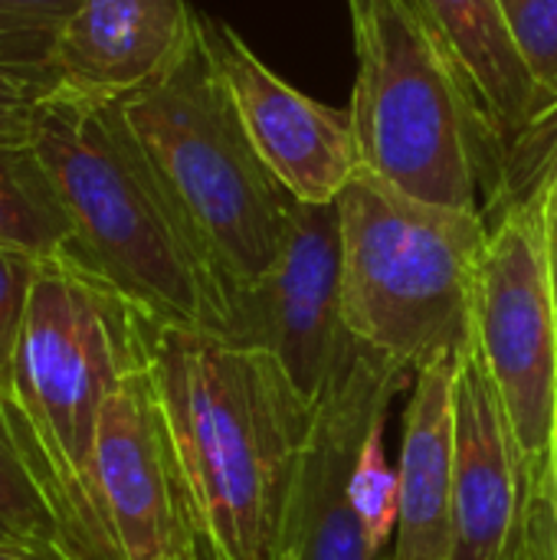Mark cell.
<instances>
[{
  "mask_svg": "<svg viewBox=\"0 0 557 560\" xmlns=\"http://www.w3.org/2000/svg\"><path fill=\"white\" fill-rule=\"evenodd\" d=\"M36 266L39 259L33 256L0 249V397L10 387L13 354H16V341L23 331V315H26Z\"/></svg>",
  "mask_w": 557,
  "mask_h": 560,
  "instance_id": "cell-22",
  "label": "cell"
},
{
  "mask_svg": "<svg viewBox=\"0 0 557 560\" xmlns=\"http://www.w3.org/2000/svg\"><path fill=\"white\" fill-rule=\"evenodd\" d=\"M450 66L483 138L486 190L483 210L509 144L538 105L535 75L519 49L502 0H410Z\"/></svg>",
  "mask_w": 557,
  "mask_h": 560,
  "instance_id": "cell-13",
  "label": "cell"
},
{
  "mask_svg": "<svg viewBox=\"0 0 557 560\" xmlns=\"http://www.w3.org/2000/svg\"><path fill=\"white\" fill-rule=\"evenodd\" d=\"M384 427H387V417H381L371 427L364 450L358 456L355 482H351L355 515H358L371 548L381 558H384V548L394 541V528H397V469L387 463Z\"/></svg>",
  "mask_w": 557,
  "mask_h": 560,
  "instance_id": "cell-20",
  "label": "cell"
},
{
  "mask_svg": "<svg viewBox=\"0 0 557 560\" xmlns=\"http://www.w3.org/2000/svg\"><path fill=\"white\" fill-rule=\"evenodd\" d=\"M509 560H557V535L545 512H525L519 541Z\"/></svg>",
  "mask_w": 557,
  "mask_h": 560,
  "instance_id": "cell-24",
  "label": "cell"
},
{
  "mask_svg": "<svg viewBox=\"0 0 557 560\" xmlns=\"http://www.w3.org/2000/svg\"><path fill=\"white\" fill-rule=\"evenodd\" d=\"M56 36H0V138H33L56 95L49 69Z\"/></svg>",
  "mask_w": 557,
  "mask_h": 560,
  "instance_id": "cell-17",
  "label": "cell"
},
{
  "mask_svg": "<svg viewBox=\"0 0 557 560\" xmlns=\"http://www.w3.org/2000/svg\"><path fill=\"white\" fill-rule=\"evenodd\" d=\"M542 213H545V253H548V269H552L557 302V171L542 187Z\"/></svg>",
  "mask_w": 557,
  "mask_h": 560,
  "instance_id": "cell-25",
  "label": "cell"
},
{
  "mask_svg": "<svg viewBox=\"0 0 557 560\" xmlns=\"http://www.w3.org/2000/svg\"><path fill=\"white\" fill-rule=\"evenodd\" d=\"M397 528L384 560H450L456 479V351L414 371L401 417Z\"/></svg>",
  "mask_w": 557,
  "mask_h": 560,
  "instance_id": "cell-15",
  "label": "cell"
},
{
  "mask_svg": "<svg viewBox=\"0 0 557 560\" xmlns=\"http://www.w3.org/2000/svg\"><path fill=\"white\" fill-rule=\"evenodd\" d=\"M148 368L213 560H272L312 410L282 368L227 335L151 318Z\"/></svg>",
  "mask_w": 557,
  "mask_h": 560,
  "instance_id": "cell-1",
  "label": "cell"
},
{
  "mask_svg": "<svg viewBox=\"0 0 557 560\" xmlns=\"http://www.w3.org/2000/svg\"><path fill=\"white\" fill-rule=\"evenodd\" d=\"M171 560H213L210 555H190V558H171Z\"/></svg>",
  "mask_w": 557,
  "mask_h": 560,
  "instance_id": "cell-30",
  "label": "cell"
},
{
  "mask_svg": "<svg viewBox=\"0 0 557 560\" xmlns=\"http://www.w3.org/2000/svg\"><path fill=\"white\" fill-rule=\"evenodd\" d=\"M272 560H302V558H299V551H295L292 545H279V548H276V558Z\"/></svg>",
  "mask_w": 557,
  "mask_h": 560,
  "instance_id": "cell-28",
  "label": "cell"
},
{
  "mask_svg": "<svg viewBox=\"0 0 557 560\" xmlns=\"http://www.w3.org/2000/svg\"><path fill=\"white\" fill-rule=\"evenodd\" d=\"M0 560H66L59 551L23 545V541H0Z\"/></svg>",
  "mask_w": 557,
  "mask_h": 560,
  "instance_id": "cell-26",
  "label": "cell"
},
{
  "mask_svg": "<svg viewBox=\"0 0 557 560\" xmlns=\"http://www.w3.org/2000/svg\"><path fill=\"white\" fill-rule=\"evenodd\" d=\"M233 341L266 351L312 410L358 341L341 308V210L292 207V223L272 269L233 299Z\"/></svg>",
  "mask_w": 557,
  "mask_h": 560,
  "instance_id": "cell-8",
  "label": "cell"
},
{
  "mask_svg": "<svg viewBox=\"0 0 557 560\" xmlns=\"http://www.w3.org/2000/svg\"><path fill=\"white\" fill-rule=\"evenodd\" d=\"M525 512L529 492L522 459L469 331L456 348V479L450 560H509Z\"/></svg>",
  "mask_w": 557,
  "mask_h": 560,
  "instance_id": "cell-12",
  "label": "cell"
},
{
  "mask_svg": "<svg viewBox=\"0 0 557 560\" xmlns=\"http://www.w3.org/2000/svg\"><path fill=\"white\" fill-rule=\"evenodd\" d=\"M519 49L538 85V108L557 102V0H502Z\"/></svg>",
  "mask_w": 557,
  "mask_h": 560,
  "instance_id": "cell-21",
  "label": "cell"
},
{
  "mask_svg": "<svg viewBox=\"0 0 557 560\" xmlns=\"http://www.w3.org/2000/svg\"><path fill=\"white\" fill-rule=\"evenodd\" d=\"M0 525L23 545L62 551V532L0 400ZM69 560V558H66Z\"/></svg>",
  "mask_w": 557,
  "mask_h": 560,
  "instance_id": "cell-18",
  "label": "cell"
},
{
  "mask_svg": "<svg viewBox=\"0 0 557 560\" xmlns=\"http://www.w3.org/2000/svg\"><path fill=\"white\" fill-rule=\"evenodd\" d=\"M358 161L401 194L483 213L486 154L476 118L410 0H368L351 20Z\"/></svg>",
  "mask_w": 557,
  "mask_h": 560,
  "instance_id": "cell-6",
  "label": "cell"
},
{
  "mask_svg": "<svg viewBox=\"0 0 557 560\" xmlns=\"http://www.w3.org/2000/svg\"><path fill=\"white\" fill-rule=\"evenodd\" d=\"M0 541H16V538H13V535H10V532H7V528L0 525Z\"/></svg>",
  "mask_w": 557,
  "mask_h": 560,
  "instance_id": "cell-29",
  "label": "cell"
},
{
  "mask_svg": "<svg viewBox=\"0 0 557 560\" xmlns=\"http://www.w3.org/2000/svg\"><path fill=\"white\" fill-rule=\"evenodd\" d=\"M194 20L187 0H82L56 30V95L118 102L148 85L181 49Z\"/></svg>",
  "mask_w": 557,
  "mask_h": 560,
  "instance_id": "cell-14",
  "label": "cell"
},
{
  "mask_svg": "<svg viewBox=\"0 0 557 560\" xmlns=\"http://www.w3.org/2000/svg\"><path fill=\"white\" fill-rule=\"evenodd\" d=\"M348 335L407 371L463 345L486 217L414 200L358 167L338 197Z\"/></svg>",
  "mask_w": 557,
  "mask_h": 560,
  "instance_id": "cell-5",
  "label": "cell"
},
{
  "mask_svg": "<svg viewBox=\"0 0 557 560\" xmlns=\"http://www.w3.org/2000/svg\"><path fill=\"white\" fill-rule=\"evenodd\" d=\"M0 249L72 256V223L33 138H0Z\"/></svg>",
  "mask_w": 557,
  "mask_h": 560,
  "instance_id": "cell-16",
  "label": "cell"
},
{
  "mask_svg": "<svg viewBox=\"0 0 557 560\" xmlns=\"http://www.w3.org/2000/svg\"><path fill=\"white\" fill-rule=\"evenodd\" d=\"M557 171V102L538 108L529 125L522 128V135L509 144V151L502 154L499 174H496V187L489 194V203L483 210L486 223L496 220L499 213H506L515 203H525L529 197H535L548 177Z\"/></svg>",
  "mask_w": 557,
  "mask_h": 560,
  "instance_id": "cell-19",
  "label": "cell"
},
{
  "mask_svg": "<svg viewBox=\"0 0 557 560\" xmlns=\"http://www.w3.org/2000/svg\"><path fill=\"white\" fill-rule=\"evenodd\" d=\"M545 515L552 522L557 535V443H555V456H552V472H548V492H545Z\"/></svg>",
  "mask_w": 557,
  "mask_h": 560,
  "instance_id": "cell-27",
  "label": "cell"
},
{
  "mask_svg": "<svg viewBox=\"0 0 557 560\" xmlns=\"http://www.w3.org/2000/svg\"><path fill=\"white\" fill-rule=\"evenodd\" d=\"M473 289V345L509 420L529 509L545 512L557 443V302L542 190L486 223Z\"/></svg>",
  "mask_w": 557,
  "mask_h": 560,
  "instance_id": "cell-7",
  "label": "cell"
},
{
  "mask_svg": "<svg viewBox=\"0 0 557 560\" xmlns=\"http://www.w3.org/2000/svg\"><path fill=\"white\" fill-rule=\"evenodd\" d=\"M407 384L414 371L397 361L361 345L351 351L312 407L279 545H292L302 560H384L355 515L351 482L371 427Z\"/></svg>",
  "mask_w": 557,
  "mask_h": 560,
  "instance_id": "cell-10",
  "label": "cell"
},
{
  "mask_svg": "<svg viewBox=\"0 0 557 560\" xmlns=\"http://www.w3.org/2000/svg\"><path fill=\"white\" fill-rule=\"evenodd\" d=\"M92 492L118 560L210 555L177 472L148 348L102 407L92 450Z\"/></svg>",
  "mask_w": 557,
  "mask_h": 560,
  "instance_id": "cell-9",
  "label": "cell"
},
{
  "mask_svg": "<svg viewBox=\"0 0 557 560\" xmlns=\"http://www.w3.org/2000/svg\"><path fill=\"white\" fill-rule=\"evenodd\" d=\"M220 75L246 135L276 180L299 203H332L358 174L351 108L325 105L276 75L227 23L204 16Z\"/></svg>",
  "mask_w": 557,
  "mask_h": 560,
  "instance_id": "cell-11",
  "label": "cell"
},
{
  "mask_svg": "<svg viewBox=\"0 0 557 560\" xmlns=\"http://www.w3.org/2000/svg\"><path fill=\"white\" fill-rule=\"evenodd\" d=\"M82 0H0V36H56Z\"/></svg>",
  "mask_w": 557,
  "mask_h": 560,
  "instance_id": "cell-23",
  "label": "cell"
},
{
  "mask_svg": "<svg viewBox=\"0 0 557 560\" xmlns=\"http://www.w3.org/2000/svg\"><path fill=\"white\" fill-rule=\"evenodd\" d=\"M148 331L151 318L72 256L36 266L0 400L69 560H118L92 492V450L102 407L144 354Z\"/></svg>",
  "mask_w": 557,
  "mask_h": 560,
  "instance_id": "cell-2",
  "label": "cell"
},
{
  "mask_svg": "<svg viewBox=\"0 0 557 560\" xmlns=\"http://www.w3.org/2000/svg\"><path fill=\"white\" fill-rule=\"evenodd\" d=\"M33 144L72 223V259L164 325L230 335L233 292L121 121L118 102L53 95Z\"/></svg>",
  "mask_w": 557,
  "mask_h": 560,
  "instance_id": "cell-3",
  "label": "cell"
},
{
  "mask_svg": "<svg viewBox=\"0 0 557 560\" xmlns=\"http://www.w3.org/2000/svg\"><path fill=\"white\" fill-rule=\"evenodd\" d=\"M118 112L236 299L279 259L295 197L253 148L200 10L174 59L148 85L118 98Z\"/></svg>",
  "mask_w": 557,
  "mask_h": 560,
  "instance_id": "cell-4",
  "label": "cell"
}]
</instances>
